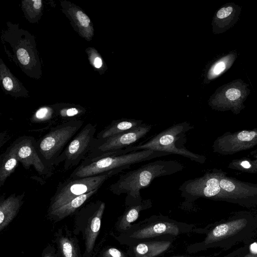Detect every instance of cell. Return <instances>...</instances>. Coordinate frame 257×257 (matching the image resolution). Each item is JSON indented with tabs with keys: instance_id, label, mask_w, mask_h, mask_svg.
Instances as JSON below:
<instances>
[{
	"instance_id": "30bf717a",
	"label": "cell",
	"mask_w": 257,
	"mask_h": 257,
	"mask_svg": "<svg viewBox=\"0 0 257 257\" xmlns=\"http://www.w3.org/2000/svg\"><path fill=\"white\" fill-rule=\"evenodd\" d=\"M152 125L142 123L137 127L104 140L96 139L94 147L88 155H95L124 149L133 145L151 130Z\"/></svg>"
},
{
	"instance_id": "44dd1931",
	"label": "cell",
	"mask_w": 257,
	"mask_h": 257,
	"mask_svg": "<svg viewBox=\"0 0 257 257\" xmlns=\"http://www.w3.org/2000/svg\"><path fill=\"white\" fill-rule=\"evenodd\" d=\"M19 161L14 142L0 157V187H2L9 177L15 171Z\"/></svg>"
},
{
	"instance_id": "8992f818",
	"label": "cell",
	"mask_w": 257,
	"mask_h": 257,
	"mask_svg": "<svg viewBox=\"0 0 257 257\" xmlns=\"http://www.w3.org/2000/svg\"><path fill=\"white\" fill-rule=\"evenodd\" d=\"M83 122L71 120L52 127L36 141L39 155L45 165L53 170L55 165L63 162L62 154L73 138L81 130Z\"/></svg>"
},
{
	"instance_id": "e575fe53",
	"label": "cell",
	"mask_w": 257,
	"mask_h": 257,
	"mask_svg": "<svg viewBox=\"0 0 257 257\" xmlns=\"http://www.w3.org/2000/svg\"><path fill=\"white\" fill-rule=\"evenodd\" d=\"M171 257H206L204 256H190V255H181V256H174Z\"/></svg>"
},
{
	"instance_id": "7a4b0ae2",
	"label": "cell",
	"mask_w": 257,
	"mask_h": 257,
	"mask_svg": "<svg viewBox=\"0 0 257 257\" xmlns=\"http://www.w3.org/2000/svg\"><path fill=\"white\" fill-rule=\"evenodd\" d=\"M193 232L200 233V229L197 228L194 224L178 221L160 214L152 215L138 223H133L122 233L115 234L111 231L110 235L120 244L131 246L167 235L177 237Z\"/></svg>"
},
{
	"instance_id": "7c38bea8",
	"label": "cell",
	"mask_w": 257,
	"mask_h": 257,
	"mask_svg": "<svg viewBox=\"0 0 257 257\" xmlns=\"http://www.w3.org/2000/svg\"><path fill=\"white\" fill-rule=\"evenodd\" d=\"M36 140L32 136H23L17 139L14 143L16 147L18 160L26 170L33 167L39 175L50 177L53 170L44 163L38 153Z\"/></svg>"
},
{
	"instance_id": "d4e9b609",
	"label": "cell",
	"mask_w": 257,
	"mask_h": 257,
	"mask_svg": "<svg viewBox=\"0 0 257 257\" xmlns=\"http://www.w3.org/2000/svg\"><path fill=\"white\" fill-rule=\"evenodd\" d=\"M53 110L48 106H44L39 108L31 118L33 123L44 122L52 118Z\"/></svg>"
},
{
	"instance_id": "7402d4cb",
	"label": "cell",
	"mask_w": 257,
	"mask_h": 257,
	"mask_svg": "<svg viewBox=\"0 0 257 257\" xmlns=\"http://www.w3.org/2000/svg\"><path fill=\"white\" fill-rule=\"evenodd\" d=\"M142 123V120L126 118L113 120L99 132L96 138L99 140L106 139L114 135L137 127Z\"/></svg>"
},
{
	"instance_id": "5b68a950",
	"label": "cell",
	"mask_w": 257,
	"mask_h": 257,
	"mask_svg": "<svg viewBox=\"0 0 257 257\" xmlns=\"http://www.w3.org/2000/svg\"><path fill=\"white\" fill-rule=\"evenodd\" d=\"M8 29L2 35L3 43L12 50V57L28 76L39 78L41 76L40 59L34 37L18 25L8 23Z\"/></svg>"
},
{
	"instance_id": "ba28073f",
	"label": "cell",
	"mask_w": 257,
	"mask_h": 257,
	"mask_svg": "<svg viewBox=\"0 0 257 257\" xmlns=\"http://www.w3.org/2000/svg\"><path fill=\"white\" fill-rule=\"evenodd\" d=\"M124 170L118 169L92 177L69 178L57 186L51 198L47 212H50L74 198L99 189L106 180Z\"/></svg>"
},
{
	"instance_id": "d6a6232c",
	"label": "cell",
	"mask_w": 257,
	"mask_h": 257,
	"mask_svg": "<svg viewBox=\"0 0 257 257\" xmlns=\"http://www.w3.org/2000/svg\"><path fill=\"white\" fill-rule=\"evenodd\" d=\"M241 165L244 168H249L250 167V165L247 161H243L241 163Z\"/></svg>"
},
{
	"instance_id": "8d00e7d4",
	"label": "cell",
	"mask_w": 257,
	"mask_h": 257,
	"mask_svg": "<svg viewBox=\"0 0 257 257\" xmlns=\"http://www.w3.org/2000/svg\"><path fill=\"white\" fill-rule=\"evenodd\" d=\"M252 257H253V256H252Z\"/></svg>"
},
{
	"instance_id": "e0dca14e",
	"label": "cell",
	"mask_w": 257,
	"mask_h": 257,
	"mask_svg": "<svg viewBox=\"0 0 257 257\" xmlns=\"http://www.w3.org/2000/svg\"><path fill=\"white\" fill-rule=\"evenodd\" d=\"M241 7L233 3L223 5L216 13L213 21L215 34L225 32L233 26L239 20Z\"/></svg>"
},
{
	"instance_id": "5bb4252c",
	"label": "cell",
	"mask_w": 257,
	"mask_h": 257,
	"mask_svg": "<svg viewBox=\"0 0 257 257\" xmlns=\"http://www.w3.org/2000/svg\"><path fill=\"white\" fill-rule=\"evenodd\" d=\"M175 236L167 235L128 246V257H157L170 249Z\"/></svg>"
},
{
	"instance_id": "d6986e66",
	"label": "cell",
	"mask_w": 257,
	"mask_h": 257,
	"mask_svg": "<svg viewBox=\"0 0 257 257\" xmlns=\"http://www.w3.org/2000/svg\"><path fill=\"white\" fill-rule=\"evenodd\" d=\"M152 207L151 199H143L142 203L134 205L126 206L125 209L119 216L114 224V229L118 233L126 230L139 218L140 212Z\"/></svg>"
},
{
	"instance_id": "3957f363",
	"label": "cell",
	"mask_w": 257,
	"mask_h": 257,
	"mask_svg": "<svg viewBox=\"0 0 257 257\" xmlns=\"http://www.w3.org/2000/svg\"><path fill=\"white\" fill-rule=\"evenodd\" d=\"M171 155L170 153L142 150L124 155L109 152L95 155H87L74 170L69 178H79L95 176L118 169H130L132 165Z\"/></svg>"
},
{
	"instance_id": "9c48e42d",
	"label": "cell",
	"mask_w": 257,
	"mask_h": 257,
	"mask_svg": "<svg viewBox=\"0 0 257 257\" xmlns=\"http://www.w3.org/2000/svg\"><path fill=\"white\" fill-rule=\"evenodd\" d=\"M96 126L91 123L85 124L69 142L62 154L64 170L78 166L94 147Z\"/></svg>"
},
{
	"instance_id": "f1b7e54d",
	"label": "cell",
	"mask_w": 257,
	"mask_h": 257,
	"mask_svg": "<svg viewBox=\"0 0 257 257\" xmlns=\"http://www.w3.org/2000/svg\"><path fill=\"white\" fill-rule=\"evenodd\" d=\"M41 257H58L55 247L51 244H48L43 250Z\"/></svg>"
},
{
	"instance_id": "484cf974",
	"label": "cell",
	"mask_w": 257,
	"mask_h": 257,
	"mask_svg": "<svg viewBox=\"0 0 257 257\" xmlns=\"http://www.w3.org/2000/svg\"><path fill=\"white\" fill-rule=\"evenodd\" d=\"M100 257H127V253L114 247L108 246L100 252Z\"/></svg>"
},
{
	"instance_id": "1f68e13d",
	"label": "cell",
	"mask_w": 257,
	"mask_h": 257,
	"mask_svg": "<svg viewBox=\"0 0 257 257\" xmlns=\"http://www.w3.org/2000/svg\"><path fill=\"white\" fill-rule=\"evenodd\" d=\"M9 139V135L7 131L2 132L0 134V147L6 143Z\"/></svg>"
},
{
	"instance_id": "4dcf8cb0",
	"label": "cell",
	"mask_w": 257,
	"mask_h": 257,
	"mask_svg": "<svg viewBox=\"0 0 257 257\" xmlns=\"http://www.w3.org/2000/svg\"><path fill=\"white\" fill-rule=\"evenodd\" d=\"M219 184L221 188L228 192H231L235 189L234 184L232 182L226 179L220 180Z\"/></svg>"
},
{
	"instance_id": "f546056e",
	"label": "cell",
	"mask_w": 257,
	"mask_h": 257,
	"mask_svg": "<svg viewBox=\"0 0 257 257\" xmlns=\"http://www.w3.org/2000/svg\"><path fill=\"white\" fill-rule=\"evenodd\" d=\"M255 135L256 133L254 131H243L238 134L237 137L241 141H249L252 140Z\"/></svg>"
},
{
	"instance_id": "603a6c76",
	"label": "cell",
	"mask_w": 257,
	"mask_h": 257,
	"mask_svg": "<svg viewBox=\"0 0 257 257\" xmlns=\"http://www.w3.org/2000/svg\"><path fill=\"white\" fill-rule=\"evenodd\" d=\"M237 56L236 52L232 51L218 59L212 64L208 71L207 74L208 80H212L229 69Z\"/></svg>"
},
{
	"instance_id": "2e32d148",
	"label": "cell",
	"mask_w": 257,
	"mask_h": 257,
	"mask_svg": "<svg viewBox=\"0 0 257 257\" xmlns=\"http://www.w3.org/2000/svg\"><path fill=\"white\" fill-rule=\"evenodd\" d=\"M25 192L21 194L13 193L6 198L3 193L0 197V232L12 222L19 212L24 203Z\"/></svg>"
},
{
	"instance_id": "4fadbf2b",
	"label": "cell",
	"mask_w": 257,
	"mask_h": 257,
	"mask_svg": "<svg viewBox=\"0 0 257 257\" xmlns=\"http://www.w3.org/2000/svg\"><path fill=\"white\" fill-rule=\"evenodd\" d=\"M60 3L63 13L70 21L74 30L81 37L90 41L93 36L94 29L88 16L74 4L66 1Z\"/></svg>"
},
{
	"instance_id": "4316f807",
	"label": "cell",
	"mask_w": 257,
	"mask_h": 257,
	"mask_svg": "<svg viewBox=\"0 0 257 257\" xmlns=\"http://www.w3.org/2000/svg\"><path fill=\"white\" fill-rule=\"evenodd\" d=\"M88 59L91 65L95 68L99 69L102 66V61L94 48H88L86 49Z\"/></svg>"
},
{
	"instance_id": "8fae6325",
	"label": "cell",
	"mask_w": 257,
	"mask_h": 257,
	"mask_svg": "<svg viewBox=\"0 0 257 257\" xmlns=\"http://www.w3.org/2000/svg\"><path fill=\"white\" fill-rule=\"evenodd\" d=\"M248 85L241 79L223 84L217 89L211 99V104L217 108L238 109L250 93Z\"/></svg>"
},
{
	"instance_id": "52a82bcc",
	"label": "cell",
	"mask_w": 257,
	"mask_h": 257,
	"mask_svg": "<svg viewBox=\"0 0 257 257\" xmlns=\"http://www.w3.org/2000/svg\"><path fill=\"white\" fill-rule=\"evenodd\" d=\"M105 208V202L98 200L85 204L75 213L72 232L75 235L82 234L84 244L83 257H93Z\"/></svg>"
},
{
	"instance_id": "ffe728a7",
	"label": "cell",
	"mask_w": 257,
	"mask_h": 257,
	"mask_svg": "<svg viewBox=\"0 0 257 257\" xmlns=\"http://www.w3.org/2000/svg\"><path fill=\"white\" fill-rule=\"evenodd\" d=\"M0 79L4 89L15 97H28V91L0 59Z\"/></svg>"
},
{
	"instance_id": "277c9868",
	"label": "cell",
	"mask_w": 257,
	"mask_h": 257,
	"mask_svg": "<svg viewBox=\"0 0 257 257\" xmlns=\"http://www.w3.org/2000/svg\"><path fill=\"white\" fill-rule=\"evenodd\" d=\"M193 128V125L186 121L174 124L148 140L113 152L116 155H124L142 150H151L180 155L202 163L204 160L203 156L190 151L185 147L187 133Z\"/></svg>"
},
{
	"instance_id": "d590c367",
	"label": "cell",
	"mask_w": 257,
	"mask_h": 257,
	"mask_svg": "<svg viewBox=\"0 0 257 257\" xmlns=\"http://www.w3.org/2000/svg\"><path fill=\"white\" fill-rule=\"evenodd\" d=\"M142 257H148V256H142Z\"/></svg>"
},
{
	"instance_id": "cb8c5ba5",
	"label": "cell",
	"mask_w": 257,
	"mask_h": 257,
	"mask_svg": "<svg viewBox=\"0 0 257 257\" xmlns=\"http://www.w3.org/2000/svg\"><path fill=\"white\" fill-rule=\"evenodd\" d=\"M42 6L41 0L23 1L22 2L25 17L31 23L37 22L41 17Z\"/></svg>"
},
{
	"instance_id": "ac0fdd59",
	"label": "cell",
	"mask_w": 257,
	"mask_h": 257,
	"mask_svg": "<svg viewBox=\"0 0 257 257\" xmlns=\"http://www.w3.org/2000/svg\"><path fill=\"white\" fill-rule=\"evenodd\" d=\"M98 190L99 189H96L74 198L53 210L47 212L48 217L54 222H58L75 213L91 197L96 194Z\"/></svg>"
},
{
	"instance_id": "83f0119b",
	"label": "cell",
	"mask_w": 257,
	"mask_h": 257,
	"mask_svg": "<svg viewBox=\"0 0 257 257\" xmlns=\"http://www.w3.org/2000/svg\"><path fill=\"white\" fill-rule=\"evenodd\" d=\"M83 112L82 110H80L76 107H72L70 108H63L58 112V114L64 118L73 117Z\"/></svg>"
},
{
	"instance_id": "836d02e7",
	"label": "cell",
	"mask_w": 257,
	"mask_h": 257,
	"mask_svg": "<svg viewBox=\"0 0 257 257\" xmlns=\"http://www.w3.org/2000/svg\"><path fill=\"white\" fill-rule=\"evenodd\" d=\"M251 250L254 252H257V244L254 243L251 246Z\"/></svg>"
},
{
	"instance_id": "6da1fadb",
	"label": "cell",
	"mask_w": 257,
	"mask_h": 257,
	"mask_svg": "<svg viewBox=\"0 0 257 257\" xmlns=\"http://www.w3.org/2000/svg\"><path fill=\"white\" fill-rule=\"evenodd\" d=\"M184 165L177 160H158L120 174L117 180L109 186L113 194H125V206L142 203L143 199L140 191L149 186L152 182L160 177L169 176L181 171Z\"/></svg>"
},
{
	"instance_id": "9a60e30c",
	"label": "cell",
	"mask_w": 257,
	"mask_h": 257,
	"mask_svg": "<svg viewBox=\"0 0 257 257\" xmlns=\"http://www.w3.org/2000/svg\"><path fill=\"white\" fill-rule=\"evenodd\" d=\"M53 241L56 245L58 257H83L76 235L66 225L55 232Z\"/></svg>"
}]
</instances>
